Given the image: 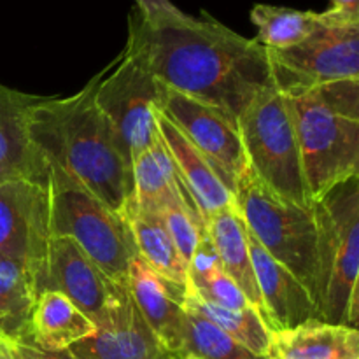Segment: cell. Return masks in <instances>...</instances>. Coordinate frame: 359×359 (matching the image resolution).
Instances as JSON below:
<instances>
[{"instance_id":"1","label":"cell","mask_w":359,"mask_h":359,"mask_svg":"<svg viewBox=\"0 0 359 359\" xmlns=\"http://www.w3.org/2000/svg\"><path fill=\"white\" fill-rule=\"evenodd\" d=\"M125 51L168 90L210 105L235 123L259 93L276 86L266 48L207 14L147 21L135 7Z\"/></svg>"},{"instance_id":"2","label":"cell","mask_w":359,"mask_h":359,"mask_svg":"<svg viewBox=\"0 0 359 359\" xmlns=\"http://www.w3.org/2000/svg\"><path fill=\"white\" fill-rule=\"evenodd\" d=\"M100 72L72 97L39 98L30 109L32 146L46 168H55L121 214L133 191L132 170L114 133L95 104Z\"/></svg>"},{"instance_id":"3","label":"cell","mask_w":359,"mask_h":359,"mask_svg":"<svg viewBox=\"0 0 359 359\" xmlns=\"http://www.w3.org/2000/svg\"><path fill=\"white\" fill-rule=\"evenodd\" d=\"M312 203L359 175V79L284 93Z\"/></svg>"},{"instance_id":"4","label":"cell","mask_w":359,"mask_h":359,"mask_svg":"<svg viewBox=\"0 0 359 359\" xmlns=\"http://www.w3.org/2000/svg\"><path fill=\"white\" fill-rule=\"evenodd\" d=\"M318 228L314 302L321 321L358 328L359 175L312 203Z\"/></svg>"},{"instance_id":"5","label":"cell","mask_w":359,"mask_h":359,"mask_svg":"<svg viewBox=\"0 0 359 359\" xmlns=\"http://www.w3.org/2000/svg\"><path fill=\"white\" fill-rule=\"evenodd\" d=\"M237 128L245 163L259 184L284 202L312 207L286 95L276 86L259 93L238 116Z\"/></svg>"},{"instance_id":"6","label":"cell","mask_w":359,"mask_h":359,"mask_svg":"<svg viewBox=\"0 0 359 359\" xmlns=\"http://www.w3.org/2000/svg\"><path fill=\"white\" fill-rule=\"evenodd\" d=\"M46 172L53 237L72 238L112 280L126 284L137 251L125 217L62 172L55 168Z\"/></svg>"},{"instance_id":"7","label":"cell","mask_w":359,"mask_h":359,"mask_svg":"<svg viewBox=\"0 0 359 359\" xmlns=\"http://www.w3.org/2000/svg\"><path fill=\"white\" fill-rule=\"evenodd\" d=\"M233 205L258 244L314 298L318 228L312 207H298L273 196L249 168L235 184Z\"/></svg>"},{"instance_id":"8","label":"cell","mask_w":359,"mask_h":359,"mask_svg":"<svg viewBox=\"0 0 359 359\" xmlns=\"http://www.w3.org/2000/svg\"><path fill=\"white\" fill-rule=\"evenodd\" d=\"M160 81L140 60L123 49L121 55L100 72L95 104L114 133L123 160L132 163L156 139V105Z\"/></svg>"},{"instance_id":"9","label":"cell","mask_w":359,"mask_h":359,"mask_svg":"<svg viewBox=\"0 0 359 359\" xmlns=\"http://www.w3.org/2000/svg\"><path fill=\"white\" fill-rule=\"evenodd\" d=\"M266 51L273 84L283 93L359 79V23L337 25L325 20L300 44Z\"/></svg>"},{"instance_id":"10","label":"cell","mask_w":359,"mask_h":359,"mask_svg":"<svg viewBox=\"0 0 359 359\" xmlns=\"http://www.w3.org/2000/svg\"><path fill=\"white\" fill-rule=\"evenodd\" d=\"M46 181L23 177L0 181V256L27 265L37 276L42 291L53 238Z\"/></svg>"},{"instance_id":"11","label":"cell","mask_w":359,"mask_h":359,"mask_svg":"<svg viewBox=\"0 0 359 359\" xmlns=\"http://www.w3.org/2000/svg\"><path fill=\"white\" fill-rule=\"evenodd\" d=\"M156 107L212 165L221 181L233 193L238 177L248 168L237 123L217 109L168 90L161 83Z\"/></svg>"},{"instance_id":"12","label":"cell","mask_w":359,"mask_h":359,"mask_svg":"<svg viewBox=\"0 0 359 359\" xmlns=\"http://www.w3.org/2000/svg\"><path fill=\"white\" fill-rule=\"evenodd\" d=\"M125 286L112 280L72 238H51L46 290L65 294L95 326L109 314Z\"/></svg>"},{"instance_id":"13","label":"cell","mask_w":359,"mask_h":359,"mask_svg":"<svg viewBox=\"0 0 359 359\" xmlns=\"http://www.w3.org/2000/svg\"><path fill=\"white\" fill-rule=\"evenodd\" d=\"M69 351L76 359H175L151 332L126 286L97 332Z\"/></svg>"},{"instance_id":"14","label":"cell","mask_w":359,"mask_h":359,"mask_svg":"<svg viewBox=\"0 0 359 359\" xmlns=\"http://www.w3.org/2000/svg\"><path fill=\"white\" fill-rule=\"evenodd\" d=\"M126 290L151 332L172 356L181 359L186 340V287L158 276L135 256L126 273Z\"/></svg>"},{"instance_id":"15","label":"cell","mask_w":359,"mask_h":359,"mask_svg":"<svg viewBox=\"0 0 359 359\" xmlns=\"http://www.w3.org/2000/svg\"><path fill=\"white\" fill-rule=\"evenodd\" d=\"M248 245L269 328L277 332L294 328L311 319H321L307 287L286 266L276 262L249 231Z\"/></svg>"},{"instance_id":"16","label":"cell","mask_w":359,"mask_h":359,"mask_svg":"<svg viewBox=\"0 0 359 359\" xmlns=\"http://www.w3.org/2000/svg\"><path fill=\"white\" fill-rule=\"evenodd\" d=\"M156 126L168 153H170L179 179L195 202L196 210H198L203 226H205V221L210 216L233 203V193L221 181L212 165L158 111V107Z\"/></svg>"},{"instance_id":"17","label":"cell","mask_w":359,"mask_h":359,"mask_svg":"<svg viewBox=\"0 0 359 359\" xmlns=\"http://www.w3.org/2000/svg\"><path fill=\"white\" fill-rule=\"evenodd\" d=\"M39 98L0 84V181L18 177L48 179L28 132L30 109Z\"/></svg>"},{"instance_id":"18","label":"cell","mask_w":359,"mask_h":359,"mask_svg":"<svg viewBox=\"0 0 359 359\" xmlns=\"http://www.w3.org/2000/svg\"><path fill=\"white\" fill-rule=\"evenodd\" d=\"M266 359H359V332L311 319L272 332Z\"/></svg>"},{"instance_id":"19","label":"cell","mask_w":359,"mask_h":359,"mask_svg":"<svg viewBox=\"0 0 359 359\" xmlns=\"http://www.w3.org/2000/svg\"><path fill=\"white\" fill-rule=\"evenodd\" d=\"M132 181L133 191L130 198L142 209L160 212L165 207L186 205L200 217L195 202L179 179L160 132L153 144L133 160Z\"/></svg>"},{"instance_id":"20","label":"cell","mask_w":359,"mask_h":359,"mask_svg":"<svg viewBox=\"0 0 359 359\" xmlns=\"http://www.w3.org/2000/svg\"><path fill=\"white\" fill-rule=\"evenodd\" d=\"M205 233L212 242L226 276L241 287L251 307L256 309L266 323L262 294L258 291L251 255H249L248 231L233 203L205 221Z\"/></svg>"},{"instance_id":"21","label":"cell","mask_w":359,"mask_h":359,"mask_svg":"<svg viewBox=\"0 0 359 359\" xmlns=\"http://www.w3.org/2000/svg\"><path fill=\"white\" fill-rule=\"evenodd\" d=\"M121 216L132 231L137 256L158 276L188 287V265L172 242L160 214L142 209L130 198Z\"/></svg>"},{"instance_id":"22","label":"cell","mask_w":359,"mask_h":359,"mask_svg":"<svg viewBox=\"0 0 359 359\" xmlns=\"http://www.w3.org/2000/svg\"><path fill=\"white\" fill-rule=\"evenodd\" d=\"M97 326L65 297L55 290L41 291L30 321L27 342L48 351L70 349L88 339Z\"/></svg>"},{"instance_id":"23","label":"cell","mask_w":359,"mask_h":359,"mask_svg":"<svg viewBox=\"0 0 359 359\" xmlns=\"http://www.w3.org/2000/svg\"><path fill=\"white\" fill-rule=\"evenodd\" d=\"M41 291L37 276L27 265L0 256V339L28 340Z\"/></svg>"},{"instance_id":"24","label":"cell","mask_w":359,"mask_h":359,"mask_svg":"<svg viewBox=\"0 0 359 359\" xmlns=\"http://www.w3.org/2000/svg\"><path fill=\"white\" fill-rule=\"evenodd\" d=\"M249 16L258 30L256 41L266 49L293 48L325 25L321 13L269 4H256Z\"/></svg>"},{"instance_id":"25","label":"cell","mask_w":359,"mask_h":359,"mask_svg":"<svg viewBox=\"0 0 359 359\" xmlns=\"http://www.w3.org/2000/svg\"><path fill=\"white\" fill-rule=\"evenodd\" d=\"M184 309L202 316L209 323L230 335L242 346L248 347L255 354L265 356L269 354L270 339H272V330L265 323L256 309L248 307L242 311H231V309H223L219 305L209 304L202 300L198 294L193 293L186 287Z\"/></svg>"},{"instance_id":"26","label":"cell","mask_w":359,"mask_h":359,"mask_svg":"<svg viewBox=\"0 0 359 359\" xmlns=\"http://www.w3.org/2000/svg\"><path fill=\"white\" fill-rule=\"evenodd\" d=\"M266 359L255 354L202 316L186 309V340L181 359Z\"/></svg>"},{"instance_id":"27","label":"cell","mask_w":359,"mask_h":359,"mask_svg":"<svg viewBox=\"0 0 359 359\" xmlns=\"http://www.w3.org/2000/svg\"><path fill=\"white\" fill-rule=\"evenodd\" d=\"M158 214H160L172 242L177 248L179 255H181V258L188 265L200 237L205 233V226H203L202 219L186 205L165 207Z\"/></svg>"},{"instance_id":"28","label":"cell","mask_w":359,"mask_h":359,"mask_svg":"<svg viewBox=\"0 0 359 359\" xmlns=\"http://www.w3.org/2000/svg\"><path fill=\"white\" fill-rule=\"evenodd\" d=\"M193 293L198 294L202 300L209 304L219 305L223 309H231V311H242V309L251 307L248 298L241 291V287L226 276L223 269L217 270L216 273L203 280L198 286H188Z\"/></svg>"},{"instance_id":"29","label":"cell","mask_w":359,"mask_h":359,"mask_svg":"<svg viewBox=\"0 0 359 359\" xmlns=\"http://www.w3.org/2000/svg\"><path fill=\"white\" fill-rule=\"evenodd\" d=\"M13 359H76L69 349L48 351L27 340H2Z\"/></svg>"},{"instance_id":"30","label":"cell","mask_w":359,"mask_h":359,"mask_svg":"<svg viewBox=\"0 0 359 359\" xmlns=\"http://www.w3.org/2000/svg\"><path fill=\"white\" fill-rule=\"evenodd\" d=\"M135 4L137 11L147 21H163L184 16V13L177 9L170 0H135Z\"/></svg>"},{"instance_id":"31","label":"cell","mask_w":359,"mask_h":359,"mask_svg":"<svg viewBox=\"0 0 359 359\" xmlns=\"http://www.w3.org/2000/svg\"><path fill=\"white\" fill-rule=\"evenodd\" d=\"M323 18L337 25L359 23V0H330V7L323 11Z\"/></svg>"},{"instance_id":"32","label":"cell","mask_w":359,"mask_h":359,"mask_svg":"<svg viewBox=\"0 0 359 359\" xmlns=\"http://www.w3.org/2000/svg\"><path fill=\"white\" fill-rule=\"evenodd\" d=\"M0 359H13V356L7 353V349H6V346H4L2 339H0Z\"/></svg>"},{"instance_id":"33","label":"cell","mask_w":359,"mask_h":359,"mask_svg":"<svg viewBox=\"0 0 359 359\" xmlns=\"http://www.w3.org/2000/svg\"><path fill=\"white\" fill-rule=\"evenodd\" d=\"M184 359H193V358H184Z\"/></svg>"}]
</instances>
